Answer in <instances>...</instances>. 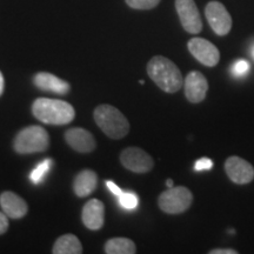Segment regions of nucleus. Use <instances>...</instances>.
<instances>
[{
  "label": "nucleus",
  "mask_w": 254,
  "mask_h": 254,
  "mask_svg": "<svg viewBox=\"0 0 254 254\" xmlns=\"http://www.w3.org/2000/svg\"><path fill=\"white\" fill-rule=\"evenodd\" d=\"M32 113L39 122L57 126L67 125L75 117L71 104L50 98H38L32 105Z\"/></svg>",
  "instance_id": "2"
},
{
  "label": "nucleus",
  "mask_w": 254,
  "mask_h": 254,
  "mask_svg": "<svg viewBox=\"0 0 254 254\" xmlns=\"http://www.w3.org/2000/svg\"><path fill=\"white\" fill-rule=\"evenodd\" d=\"M65 139L73 150L80 152V153H90L94 151L95 146H97L94 136L87 129L81 128V127L67 129L65 133Z\"/></svg>",
  "instance_id": "12"
},
{
  "label": "nucleus",
  "mask_w": 254,
  "mask_h": 254,
  "mask_svg": "<svg viewBox=\"0 0 254 254\" xmlns=\"http://www.w3.org/2000/svg\"><path fill=\"white\" fill-rule=\"evenodd\" d=\"M166 185H167L168 189H171V187H173V180H172V179H167Z\"/></svg>",
  "instance_id": "28"
},
{
  "label": "nucleus",
  "mask_w": 254,
  "mask_h": 254,
  "mask_svg": "<svg viewBox=\"0 0 254 254\" xmlns=\"http://www.w3.org/2000/svg\"><path fill=\"white\" fill-rule=\"evenodd\" d=\"M205 15L212 30L218 36H226L232 28V18L221 2L211 1L205 8Z\"/></svg>",
  "instance_id": "6"
},
{
  "label": "nucleus",
  "mask_w": 254,
  "mask_h": 254,
  "mask_svg": "<svg viewBox=\"0 0 254 254\" xmlns=\"http://www.w3.org/2000/svg\"><path fill=\"white\" fill-rule=\"evenodd\" d=\"M4 86H5L4 77H2V73L0 72V95H1L2 92H4Z\"/></svg>",
  "instance_id": "27"
},
{
  "label": "nucleus",
  "mask_w": 254,
  "mask_h": 254,
  "mask_svg": "<svg viewBox=\"0 0 254 254\" xmlns=\"http://www.w3.org/2000/svg\"><path fill=\"white\" fill-rule=\"evenodd\" d=\"M119 204L125 209H135L139 205V198L132 192H123L119 196Z\"/></svg>",
  "instance_id": "20"
},
{
  "label": "nucleus",
  "mask_w": 254,
  "mask_h": 254,
  "mask_svg": "<svg viewBox=\"0 0 254 254\" xmlns=\"http://www.w3.org/2000/svg\"><path fill=\"white\" fill-rule=\"evenodd\" d=\"M52 252L55 254H80L82 253V246L74 234H65L58 238Z\"/></svg>",
  "instance_id": "17"
},
{
  "label": "nucleus",
  "mask_w": 254,
  "mask_h": 254,
  "mask_svg": "<svg viewBox=\"0 0 254 254\" xmlns=\"http://www.w3.org/2000/svg\"><path fill=\"white\" fill-rule=\"evenodd\" d=\"M252 57H253V59H254V45L252 46Z\"/></svg>",
  "instance_id": "29"
},
{
  "label": "nucleus",
  "mask_w": 254,
  "mask_h": 254,
  "mask_svg": "<svg viewBox=\"0 0 254 254\" xmlns=\"http://www.w3.org/2000/svg\"><path fill=\"white\" fill-rule=\"evenodd\" d=\"M147 73L157 86L167 93H176L184 85L180 69L176 64L165 57H153L147 64Z\"/></svg>",
  "instance_id": "1"
},
{
  "label": "nucleus",
  "mask_w": 254,
  "mask_h": 254,
  "mask_svg": "<svg viewBox=\"0 0 254 254\" xmlns=\"http://www.w3.org/2000/svg\"><path fill=\"white\" fill-rule=\"evenodd\" d=\"M184 86H185V95L187 100L193 104H198L201 103L206 98L208 82L202 73L192 71L187 74L185 81H184Z\"/></svg>",
  "instance_id": "11"
},
{
  "label": "nucleus",
  "mask_w": 254,
  "mask_h": 254,
  "mask_svg": "<svg viewBox=\"0 0 254 254\" xmlns=\"http://www.w3.org/2000/svg\"><path fill=\"white\" fill-rule=\"evenodd\" d=\"M8 228V217L4 212H0V236L4 234Z\"/></svg>",
  "instance_id": "24"
},
{
  "label": "nucleus",
  "mask_w": 254,
  "mask_h": 254,
  "mask_svg": "<svg viewBox=\"0 0 254 254\" xmlns=\"http://www.w3.org/2000/svg\"><path fill=\"white\" fill-rule=\"evenodd\" d=\"M34 85L43 91L55 92L57 94H66L69 91L68 82L47 72H39L34 77Z\"/></svg>",
  "instance_id": "15"
},
{
  "label": "nucleus",
  "mask_w": 254,
  "mask_h": 254,
  "mask_svg": "<svg viewBox=\"0 0 254 254\" xmlns=\"http://www.w3.org/2000/svg\"><path fill=\"white\" fill-rule=\"evenodd\" d=\"M52 165H53L52 159H45L44 161H41V163L31 172V174H30L31 182L33 184H36V185L40 184L44 179H45V177L47 176V174H49Z\"/></svg>",
  "instance_id": "19"
},
{
  "label": "nucleus",
  "mask_w": 254,
  "mask_h": 254,
  "mask_svg": "<svg viewBox=\"0 0 254 254\" xmlns=\"http://www.w3.org/2000/svg\"><path fill=\"white\" fill-rule=\"evenodd\" d=\"M82 222L88 230L98 231L103 227L105 220V206L100 200L92 199L82 208Z\"/></svg>",
  "instance_id": "13"
},
{
  "label": "nucleus",
  "mask_w": 254,
  "mask_h": 254,
  "mask_svg": "<svg viewBox=\"0 0 254 254\" xmlns=\"http://www.w3.org/2000/svg\"><path fill=\"white\" fill-rule=\"evenodd\" d=\"M250 68H251V65L247 60L239 59V60H237L233 65H232L231 72H232V74H233V77L240 79V78H244L245 75H247V73L250 72Z\"/></svg>",
  "instance_id": "21"
},
{
  "label": "nucleus",
  "mask_w": 254,
  "mask_h": 254,
  "mask_svg": "<svg viewBox=\"0 0 254 254\" xmlns=\"http://www.w3.org/2000/svg\"><path fill=\"white\" fill-rule=\"evenodd\" d=\"M98 184V177L95 172L91 170H84L78 174L73 184V190L75 194L80 198L90 195L95 190Z\"/></svg>",
  "instance_id": "16"
},
{
  "label": "nucleus",
  "mask_w": 254,
  "mask_h": 254,
  "mask_svg": "<svg viewBox=\"0 0 254 254\" xmlns=\"http://www.w3.org/2000/svg\"><path fill=\"white\" fill-rule=\"evenodd\" d=\"M129 7L135 9H151L157 6L160 0H125Z\"/></svg>",
  "instance_id": "22"
},
{
  "label": "nucleus",
  "mask_w": 254,
  "mask_h": 254,
  "mask_svg": "<svg viewBox=\"0 0 254 254\" xmlns=\"http://www.w3.org/2000/svg\"><path fill=\"white\" fill-rule=\"evenodd\" d=\"M0 206L2 212L11 219H21L27 214L26 201L13 192H4L0 195Z\"/></svg>",
  "instance_id": "14"
},
{
  "label": "nucleus",
  "mask_w": 254,
  "mask_h": 254,
  "mask_svg": "<svg viewBox=\"0 0 254 254\" xmlns=\"http://www.w3.org/2000/svg\"><path fill=\"white\" fill-rule=\"evenodd\" d=\"M213 167V161L208 158H201L199 159L198 161H195L194 164V170L198 171V172H201V171H208Z\"/></svg>",
  "instance_id": "23"
},
{
  "label": "nucleus",
  "mask_w": 254,
  "mask_h": 254,
  "mask_svg": "<svg viewBox=\"0 0 254 254\" xmlns=\"http://www.w3.org/2000/svg\"><path fill=\"white\" fill-rule=\"evenodd\" d=\"M50 136L44 127L33 125L25 127L15 135L13 141L14 151L19 154L39 153L49 148Z\"/></svg>",
  "instance_id": "4"
},
{
  "label": "nucleus",
  "mask_w": 254,
  "mask_h": 254,
  "mask_svg": "<svg viewBox=\"0 0 254 254\" xmlns=\"http://www.w3.org/2000/svg\"><path fill=\"white\" fill-rule=\"evenodd\" d=\"M107 254H134L136 252L135 244L127 238H113L105 245Z\"/></svg>",
  "instance_id": "18"
},
{
  "label": "nucleus",
  "mask_w": 254,
  "mask_h": 254,
  "mask_svg": "<svg viewBox=\"0 0 254 254\" xmlns=\"http://www.w3.org/2000/svg\"><path fill=\"white\" fill-rule=\"evenodd\" d=\"M193 201L192 192L184 186L171 187L160 194L158 199L159 207L168 214H179L190 208Z\"/></svg>",
  "instance_id": "5"
},
{
  "label": "nucleus",
  "mask_w": 254,
  "mask_h": 254,
  "mask_svg": "<svg viewBox=\"0 0 254 254\" xmlns=\"http://www.w3.org/2000/svg\"><path fill=\"white\" fill-rule=\"evenodd\" d=\"M124 167L134 173H147L153 168L154 160L148 153L138 147H128L120 154Z\"/></svg>",
  "instance_id": "7"
},
{
  "label": "nucleus",
  "mask_w": 254,
  "mask_h": 254,
  "mask_svg": "<svg viewBox=\"0 0 254 254\" xmlns=\"http://www.w3.org/2000/svg\"><path fill=\"white\" fill-rule=\"evenodd\" d=\"M176 8L184 30L193 34L201 31L202 21L194 0H176Z\"/></svg>",
  "instance_id": "9"
},
{
  "label": "nucleus",
  "mask_w": 254,
  "mask_h": 254,
  "mask_svg": "<svg viewBox=\"0 0 254 254\" xmlns=\"http://www.w3.org/2000/svg\"><path fill=\"white\" fill-rule=\"evenodd\" d=\"M225 171L234 184L246 185L254 179V167L245 159L232 155L225 163Z\"/></svg>",
  "instance_id": "10"
},
{
  "label": "nucleus",
  "mask_w": 254,
  "mask_h": 254,
  "mask_svg": "<svg viewBox=\"0 0 254 254\" xmlns=\"http://www.w3.org/2000/svg\"><path fill=\"white\" fill-rule=\"evenodd\" d=\"M189 50L194 58L207 67H214L220 59V53L211 41L202 38H193L189 41Z\"/></svg>",
  "instance_id": "8"
},
{
  "label": "nucleus",
  "mask_w": 254,
  "mask_h": 254,
  "mask_svg": "<svg viewBox=\"0 0 254 254\" xmlns=\"http://www.w3.org/2000/svg\"><path fill=\"white\" fill-rule=\"evenodd\" d=\"M106 186L109 187V190H111V192L113 193L114 195L119 196V195L122 194V193H123V190L120 189L119 186H117L116 184H114L113 182H109V180H107V182H106Z\"/></svg>",
  "instance_id": "25"
},
{
  "label": "nucleus",
  "mask_w": 254,
  "mask_h": 254,
  "mask_svg": "<svg viewBox=\"0 0 254 254\" xmlns=\"http://www.w3.org/2000/svg\"><path fill=\"white\" fill-rule=\"evenodd\" d=\"M238 252L236 250L232 249H217V250H212L209 254H237Z\"/></svg>",
  "instance_id": "26"
},
{
  "label": "nucleus",
  "mask_w": 254,
  "mask_h": 254,
  "mask_svg": "<svg viewBox=\"0 0 254 254\" xmlns=\"http://www.w3.org/2000/svg\"><path fill=\"white\" fill-rule=\"evenodd\" d=\"M94 120L105 134L112 139H122L129 132V123L118 109L100 105L94 110Z\"/></svg>",
  "instance_id": "3"
}]
</instances>
